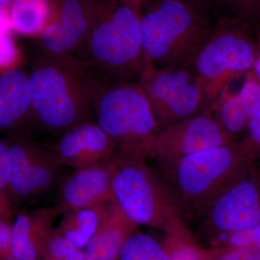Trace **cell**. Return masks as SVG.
I'll return each instance as SVG.
<instances>
[{"label":"cell","instance_id":"obj_1","mask_svg":"<svg viewBox=\"0 0 260 260\" xmlns=\"http://www.w3.org/2000/svg\"><path fill=\"white\" fill-rule=\"evenodd\" d=\"M86 69L70 56L46 54L28 75L31 109L27 122L62 134L92 121L104 81L98 83Z\"/></svg>","mask_w":260,"mask_h":260},{"label":"cell","instance_id":"obj_2","mask_svg":"<svg viewBox=\"0 0 260 260\" xmlns=\"http://www.w3.org/2000/svg\"><path fill=\"white\" fill-rule=\"evenodd\" d=\"M96 123L114 141L117 164L148 161L160 125L139 83L104 81L93 105Z\"/></svg>","mask_w":260,"mask_h":260},{"label":"cell","instance_id":"obj_3","mask_svg":"<svg viewBox=\"0 0 260 260\" xmlns=\"http://www.w3.org/2000/svg\"><path fill=\"white\" fill-rule=\"evenodd\" d=\"M113 194L116 204L137 225L194 239L186 223V210L172 184L148 161L118 164Z\"/></svg>","mask_w":260,"mask_h":260},{"label":"cell","instance_id":"obj_4","mask_svg":"<svg viewBox=\"0 0 260 260\" xmlns=\"http://www.w3.org/2000/svg\"><path fill=\"white\" fill-rule=\"evenodd\" d=\"M139 17L143 51L153 67L194 68L211 28L203 12L180 0H156Z\"/></svg>","mask_w":260,"mask_h":260},{"label":"cell","instance_id":"obj_5","mask_svg":"<svg viewBox=\"0 0 260 260\" xmlns=\"http://www.w3.org/2000/svg\"><path fill=\"white\" fill-rule=\"evenodd\" d=\"M240 140L182 159L164 174L184 209L203 213L255 168Z\"/></svg>","mask_w":260,"mask_h":260},{"label":"cell","instance_id":"obj_6","mask_svg":"<svg viewBox=\"0 0 260 260\" xmlns=\"http://www.w3.org/2000/svg\"><path fill=\"white\" fill-rule=\"evenodd\" d=\"M84 46L90 61L112 78L140 79L145 69L140 17L126 3L109 8L90 28Z\"/></svg>","mask_w":260,"mask_h":260},{"label":"cell","instance_id":"obj_7","mask_svg":"<svg viewBox=\"0 0 260 260\" xmlns=\"http://www.w3.org/2000/svg\"><path fill=\"white\" fill-rule=\"evenodd\" d=\"M256 55L255 32L238 18H223L210 28L194 64L205 83L208 104L228 80L253 69Z\"/></svg>","mask_w":260,"mask_h":260},{"label":"cell","instance_id":"obj_8","mask_svg":"<svg viewBox=\"0 0 260 260\" xmlns=\"http://www.w3.org/2000/svg\"><path fill=\"white\" fill-rule=\"evenodd\" d=\"M138 83L160 128L198 115L208 108L204 82L194 68H155L146 59Z\"/></svg>","mask_w":260,"mask_h":260},{"label":"cell","instance_id":"obj_9","mask_svg":"<svg viewBox=\"0 0 260 260\" xmlns=\"http://www.w3.org/2000/svg\"><path fill=\"white\" fill-rule=\"evenodd\" d=\"M5 140L15 205L42 199L56 189L64 167L50 148L32 139L22 128L10 132Z\"/></svg>","mask_w":260,"mask_h":260},{"label":"cell","instance_id":"obj_10","mask_svg":"<svg viewBox=\"0 0 260 260\" xmlns=\"http://www.w3.org/2000/svg\"><path fill=\"white\" fill-rule=\"evenodd\" d=\"M238 140L220 126L208 107L198 115L160 128L153 159L166 174L189 155Z\"/></svg>","mask_w":260,"mask_h":260},{"label":"cell","instance_id":"obj_11","mask_svg":"<svg viewBox=\"0 0 260 260\" xmlns=\"http://www.w3.org/2000/svg\"><path fill=\"white\" fill-rule=\"evenodd\" d=\"M203 213L204 226L210 236L236 232L260 223L258 169L254 168Z\"/></svg>","mask_w":260,"mask_h":260},{"label":"cell","instance_id":"obj_12","mask_svg":"<svg viewBox=\"0 0 260 260\" xmlns=\"http://www.w3.org/2000/svg\"><path fill=\"white\" fill-rule=\"evenodd\" d=\"M260 105V83L253 70L228 80L208 108L220 126L240 140Z\"/></svg>","mask_w":260,"mask_h":260},{"label":"cell","instance_id":"obj_13","mask_svg":"<svg viewBox=\"0 0 260 260\" xmlns=\"http://www.w3.org/2000/svg\"><path fill=\"white\" fill-rule=\"evenodd\" d=\"M118 164L115 159L74 172L61 177L57 189V203L54 206L65 213L91 208L114 201L113 179Z\"/></svg>","mask_w":260,"mask_h":260},{"label":"cell","instance_id":"obj_14","mask_svg":"<svg viewBox=\"0 0 260 260\" xmlns=\"http://www.w3.org/2000/svg\"><path fill=\"white\" fill-rule=\"evenodd\" d=\"M51 150L63 167L75 169L100 165L114 158V141L93 121L61 134Z\"/></svg>","mask_w":260,"mask_h":260},{"label":"cell","instance_id":"obj_15","mask_svg":"<svg viewBox=\"0 0 260 260\" xmlns=\"http://www.w3.org/2000/svg\"><path fill=\"white\" fill-rule=\"evenodd\" d=\"M61 213L55 206L19 213L11 224L13 260H43L54 221Z\"/></svg>","mask_w":260,"mask_h":260},{"label":"cell","instance_id":"obj_16","mask_svg":"<svg viewBox=\"0 0 260 260\" xmlns=\"http://www.w3.org/2000/svg\"><path fill=\"white\" fill-rule=\"evenodd\" d=\"M90 30L80 0H65L57 18L44 27L41 42L48 54L70 56L84 46Z\"/></svg>","mask_w":260,"mask_h":260},{"label":"cell","instance_id":"obj_17","mask_svg":"<svg viewBox=\"0 0 260 260\" xmlns=\"http://www.w3.org/2000/svg\"><path fill=\"white\" fill-rule=\"evenodd\" d=\"M137 225L112 201L88 244L84 260H118L124 243L134 234Z\"/></svg>","mask_w":260,"mask_h":260},{"label":"cell","instance_id":"obj_18","mask_svg":"<svg viewBox=\"0 0 260 260\" xmlns=\"http://www.w3.org/2000/svg\"><path fill=\"white\" fill-rule=\"evenodd\" d=\"M111 203L65 213L56 229L78 249H83L96 232Z\"/></svg>","mask_w":260,"mask_h":260},{"label":"cell","instance_id":"obj_19","mask_svg":"<svg viewBox=\"0 0 260 260\" xmlns=\"http://www.w3.org/2000/svg\"><path fill=\"white\" fill-rule=\"evenodd\" d=\"M49 13L48 0H14L9 13L11 28L24 35L42 32Z\"/></svg>","mask_w":260,"mask_h":260},{"label":"cell","instance_id":"obj_20","mask_svg":"<svg viewBox=\"0 0 260 260\" xmlns=\"http://www.w3.org/2000/svg\"><path fill=\"white\" fill-rule=\"evenodd\" d=\"M118 260H171L161 242L148 235L132 234L124 243Z\"/></svg>","mask_w":260,"mask_h":260},{"label":"cell","instance_id":"obj_21","mask_svg":"<svg viewBox=\"0 0 260 260\" xmlns=\"http://www.w3.org/2000/svg\"><path fill=\"white\" fill-rule=\"evenodd\" d=\"M161 243L171 260H208V249L197 244L194 239L165 234Z\"/></svg>","mask_w":260,"mask_h":260},{"label":"cell","instance_id":"obj_22","mask_svg":"<svg viewBox=\"0 0 260 260\" xmlns=\"http://www.w3.org/2000/svg\"><path fill=\"white\" fill-rule=\"evenodd\" d=\"M212 247L260 248V223L229 233L210 236Z\"/></svg>","mask_w":260,"mask_h":260},{"label":"cell","instance_id":"obj_23","mask_svg":"<svg viewBox=\"0 0 260 260\" xmlns=\"http://www.w3.org/2000/svg\"><path fill=\"white\" fill-rule=\"evenodd\" d=\"M208 260H260V248L211 246Z\"/></svg>","mask_w":260,"mask_h":260},{"label":"cell","instance_id":"obj_24","mask_svg":"<svg viewBox=\"0 0 260 260\" xmlns=\"http://www.w3.org/2000/svg\"><path fill=\"white\" fill-rule=\"evenodd\" d=\"M240 140L251 160L254 162L260 160V105L251 116Z\"/></svg>","mask_w":260,"mask_h":260},{"label":"cell","instance_id":"obj_25","mask_svg":"<svg viewBox=\"0 0 260 260\" xmlns=\"http://www.w3.org/2000/svg\"><path fill=\"white\" fill-rule=\"evenodd\" d=\"M237 18L245 23L258 24L260 21V0H223Z\"/></svg>","mask_w":260,"mask_h":260},{"label":"cell","instance_id":"obj_26","mask_svg":"<svg viewBox=\"0 0 260 260\" xmlns=\"http://www.w3.org/2000/svg\"><path fill=\"white\" fill-rule=\"evenodd\" d=\"M0 191L15 205L10 181V167L6 140H0Z\"/></svg>","mask_w":260,"mask_h":260},{"label":"cell","instance_id":"obj_27","mask_svg":"<svg viewBox=\"0 0 260 260\" xmlns=\"http://www.w3.org/2000/svg\"><path fill=\"white\" fill-rule=\"evenodd\" d=\"M18 49L9 34L0 35V70L10 69L16 61Z\"/></svg>","mask_w":260,"mask_h":260},{"label":"cell","instance_id":"obj_28","mask_svg":"<svg viewBox=\"0 0 260 260\" xmlns=\"http://www.w3.org/2000/svg\"><path fill=\"white\" fill-rule=\"evenodd\" d=\"M11 224L0 220V259L3 260H13L10 247Z\"/></svg>","mask_w":260,"mask_h":260},{"label":"cell","instance_id":"obj_29","mask_svg":"<svg viewBox=\"0 0 260 260\" xmlns=\"http://www.w3.org/2000/svg\"><path fill=\"white\" fill-rule=\"evenodd\" d=\"M15 213V206L8 197L0 191V220L10 222Z\"/></svg>","mask_w":260,"mask_h":260},{"label":"cell","instance_id":"obj_30","mask_svg":"<svg viewBox=\"0 0 260 260\" xmlns=\"http://www.w3.org/2000/svg\"><path fill=\"white\" fill-rule=\"evenodd\" d=\"M255 37L256 41V55L252 70L260 83V23L256 24Z\"/></svg>","mask_w":260,"mask_h":260},{"label":"cell","instance_id":"obj_31","mask_svg":"<svg viewBox=\"0 0 260 260\" xmlns=\"http://www.w3.org/2000/svg\"><path fill=\"white\" fill-rule=\"evenodd\" d=\"M43 260H84L83 249H78L68 255L58 258H44Z\"/></svg>","mask_w":260,"mask_h":260},{"label":"cell","instance_id":"obj_32","mask_svg":"<svg viewBox=\"0 0 260 260\" xmlns=\"http://www.w3.org/2000/svg\"><path fill=\"white\" fill-rule=\"evenodd\" d=\"M180 1L187 3V4L194 7L196 9L203 12V8L208 6V5L210 4L214 0H180Z\"/></svg>","mask_w":260,"mask_h":260},{"label":"cell","instance_id":"obj_33","mask_svg":"<svg viewBox=\"0 0 260 260\" xmlns=\"http://www.w3.org/2000/svg\"><path fill=\"white\" fill-rule=\"evenodd\" d=\"M145 0H124V3L131 7L136 12V8H139L142 3H144ZM137 13V12H136Z\"/></svg>","mask_w":260,"mask_h":260},{"label":"cell","instance_id":"obj_34","mask_svg":"<svg viewBox=\"0 0 260 260\" xmlns=\"http://www.w3.org/2000/svg\"><path fill=\"white\" fill-rule=\"evenodd\" d=\"M8 1H10V0H0V5H2V6H5V5L6 4Z\"/></svg>","mask_w":260,"mask_h":260},{"label":"cell","instance_id":"obj_35","mask_svg":"<svg viewBox=\"0 0 260 260\" xmlns=\"http://www.w3.org/2000/svg\"><path fill=\"white\" fill-rule=\"evenodd\" d=\"M258 172H259V176H260V170H258Z\"/></svg>","mask_w":260,"mask_h":260},{"label":"cell","instance_id":"obj_36","mask_svg":"<svg viewBox=\"0 0 260 260\" xmlns=\"http://www.w3.org/2000/svg\"><path fill=\"white\" fill-rule=\"evenodd\" d=\"M0 260H3V259H0Z\"/></svg>","mask_w":260,"mask_h":260}]
</instances>
